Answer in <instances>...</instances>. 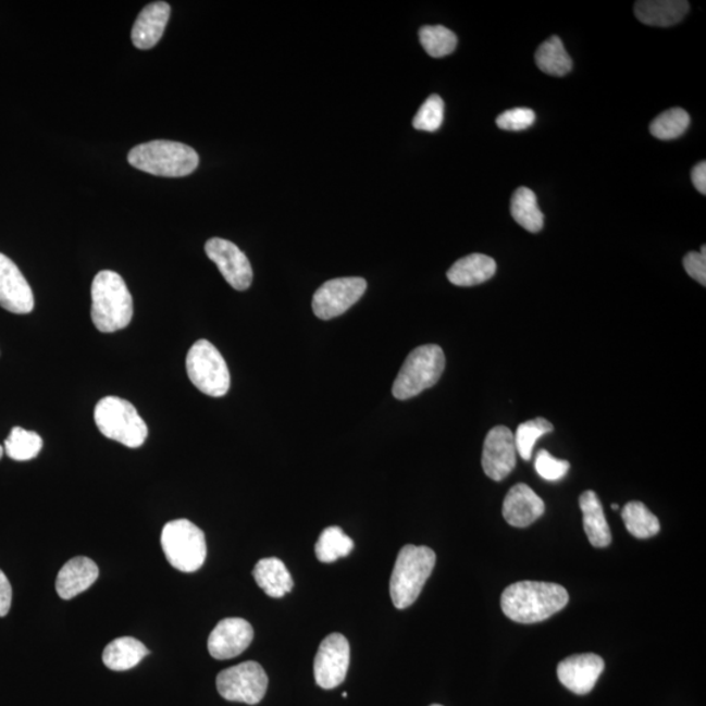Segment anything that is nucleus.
I'll return each instance as SVG.
<instances>
[{
	"label": "nucleus",
	"instance_id": "nucleus-1",
	"mask_svg": "<svg viewBox=\"0 0 706 706\" xmlns=\"http://www.w3.org/2000/svg\"><path fill=\"white\" fill-rule=\"evenodd\" d=\"M568 602V592L559 584L521 581L505 589L501 610L516 623L534 624L560 612Z\"/></svg>",
	"mask_w": 706,
	"mask_h": 706
},
{
	"label": "nucleus",
	"instance_id": "nucleus-2",
	"mask_svg": "<svg viewBox=\"0 0 706 706\" xmlns=\"http://www.w3.org/2000/svg\"><path fill=\"white\" fill-rule=\"evenodd\" d=\"M90 317L101 333L126 329L133 320V296L120 274L103 270L94 278Z\"/></svg>",
	"mask_w": 706,
	"mask_h": 706
},
{
	"label": "nucleus",
	"instance_id": "nucleus-3",
	"mask_svg": "<svg viewBox=\"0 0 706 706\" xmlns=\"http://www.w3.org/2000/svg\"><path fill=\"white\" fill-rule=\"evenodd\" d=\"M129 165L159 177L189 176L199 165L196 150L178 141L153 140L133 148Z\"/></svg>",
	"mask_w": 706,
	"mask_h": 706
},
{
	"label": "nucleus",
	"instance_id": "nucleus-4",
	"mask_svg": "<svg viewBox=\"0 0 706 706\" xmlns=\"http://www.w3.org/2000/svg\"><path fill=\"white\" fill-rule=\"evenodd\" d=\"M436 566L435 550L407 544L395 561L391 595L395 607L405 610L417 602Z\"/></svg>",
	"mask_w": 706,
	"mask_h": 706
},
{
	"label": "nucleus",
	"instance_id": "nucleus-5",
	"mask_svg": "<svg viewBox=\"0 0 706 706\" xmlns=\"http://www.w3.org/2000/svg\"><path fill=\"white\" fill-rule=\"evenodd\" d=\"M97 429L103 436L127 446L139 448L146 443L148 426L129 401L119 397L102 398L95 408Z\"/></svg>",
	"mask_w": 706,
	"mask_h": 706
},
{
	"label": "nucleus",
	"instance_id": "nucleus-6",
	"mask_svg": "<svg viewBox=\"0 0 706 706\" xmlns=\"http://www.w3.org/2000/svg\"><path fill=\"white\" fill-rule=\"evenodd\" d=\"M446 360L443 348L425 345L408 355L393 385V395L399 400L411 399L435 386L444 373Z\"/></svg>",
	"mask_w": 706,
	"mask_h": 706
},
{
	"label": "nucleus",
	"instance_id": "nucleus-7",
	"mask_svg": "<svg viewBox=\"0 0 706 706\" xmlns=\"http://www.w3.org/2000/svg\"><path fill=\"white\" fill-rule=\"evenodd\" d=\"M166 560L179 572L193 573L203 567L207 543L202 530L187 520L168 522L161 533Z\"/></svg>",
	"mask_w": 706,
	"mask_h": 706
},
{
	"label": "nucleus",
	"instance_id": "nucleus-8",
	"mask_svg": "<svg viewBox=\"0 0 706 706\" xmlns=\"http://www.w3.org/2000/svg\"><path fill=\"white\" fill-rule=\"evenodd\" d=\"M186 371L191 384L210 397H224L230 392L228 366L211 342L200 339L194 343L186 358Z\"/></svg>",
	"mask_w": 706,
	"mask_h": 706
},
{
	"label": "nucleus",
	"instance_id": "nucleus-9",
	"mask_svg": "<svg viewBox=\"0 0 706 706\" xmlns=\"http://www.w3.org/2000/svg\"><path fill=\"white\" fill-rule=\"evenodd\" d=\"M216 686L228 702L256 705L268 692L269 678L261 665L249 660L220 672Z\"/></svg>",
	"mask_w": 706,
	"mask_h": 706
},
{
	"label": "nucleus",
	"instance_id": "nucleus-10",
	"mask_svg": "<svg viewBox=\"0 0 706 706\" xmlns=\"http://www.w3.org/2000/svg\"><path fill=\"white\" fill-rule=\"evenodd\" d=\"M367 282L362 277H338L317 289L313 312L323 321L336 319L358 302L366 294Z\"/></svg>",
	"mask_w": 706,
	"mask_h": 706
},
{
	"label": "nucleus",
	"instance_id": "nucleus-11",
	"mask_svg": "<svg viewBox=\"0 0 706 706\" xmlns=\"http://www.w3.org/2000/svg\"><path fill=\"white\" fill-rule=\"evenodd\" d=\"M349 644L343 634H330L320 645L314 659L315 683L323 690H333L345 682L349 667Z\"/></svg>",
	"mask_w": 706,
	"mask_h": 706
},
{
	"label": "nucleus",
	"instance_id": "nucleus-12",
	"mask_svg": "<svg viewBox=\"0 0 706 706\" xmlns=\"http://www.w3.org/2000/svg\"><path fill=\"white\" fill-rule=\"evenodd\" d=\"M205 250L232 288L246 290L251 286V264L238 246L228 239L215 237L207 241Z\"/></svg>",
	"mask_w": 706,
	"mask_h": 706
},
{
	"label": "nucleus",
	"instance_id": "nucleus-13",
	"mask_svg": "<svg viewBox=\"0 0 706 706\" xmlns=\"http://www.w3.org/2000/svg\"><path fill=\"white\" fill-rule=\"evenodd\" d=\"M517 463L515 435L507 426L497 425L484 439L482 466L485 475L501 482L511 474Z\"/></svg>",
	"mask_w": 706,
	"mask_h": 706
},
{
	"label": "nucleus",
	"instance_id": "nucleus-14",
	"mask_svg": "<svg viewBox=\"0 0 706 706\" xmlns=\"http://www.w3.org/2000/svg\"><path fill=\"white\" fill-rule=\"evenodd\" d=\"M0 307L15 314H28L35 296L17 265L0 252Z\"/></svg>",
	"mask_w": 706,
	"mask_h": 706
},
{
	"label": "nucleus",
	"instance_id": "nucleus-15",
	"mask_svg": "<svg viewBox=\"0 0 706 706\" xmlns=\"http://www.w3.org/2000/svg\"><path fill=\"white\" fill-rule=\"evenodd\" d=\"M605 670V660L597 654L586 653L568 657L557 666V677L563 686L575 695H587Z\"/></svg>",
	"mask_w": 706,
	"mask_h": 706
},
{
	"label": "nucleus",
	"instance_id": "nucleus-16",
	"mask_svg": "<svg viewBox=\"0 0 706 706\" xmlns=\"http://www.w3.org/2000/svg\"><path fill=\"white\" fill-rule=\"evenodd\" d=\"M255 631L249 621L230 618L220 621L209 637V652L215 659H232L243 654L251 644Z\"/></svg>",
	"mask_w": 706,
	"mask_h": 706
},
{
	"label": "nucleus",
	"instance_id": "nucleus-17",
	"mask_svg": "<svg viewBox=\"0 0 706 706\" xmlns=\"http://www.w3.org/2000/svg\"><path fill=\"white\" fill-rule=\"evenodd\" d=\"M546 505L527 484H517L503 504V516L510 527L528 528L544 515Z\"/></svg>",
	"mask_w": 706,
	"mask_h": 706
},
{
	"label": "nucleus",
	"instance_id": "nucleus-18",
	"mask_svg": "<svg viewBox=\"0 0 706 706\" xmlns=\"http://www.w3.org/2000/svg\"><path fill=\"white\" fill-rule=\"evenodd\" d=\"M99 567L88 557H75L64 563L57 575L55 589L62 599H73L86 592L99 579Z\"/></svg>",
	"mask_w": 706,
	"mask_h": 706
},
{
	"label": "nucleus",
	"instance_id": "nucleus-19",
	"mask_svg": "<svg viewBox=\"0 0 706 706\" xmlns=\"http://www.w3.org/2000/svg\"><path fill=\"white\" fill-rule=\"evenodd\" d=\"M171 5L165 2H154L146 5L134 24L132 40L135 48L152 49L164 35L170 22Z\"/></svg>",
	"mask_w": 706,
	"mask_h": 706
},
{
	"label": "nucleus",
	"instance_id": "nucleus-20",
	"mask_svg": "<svg viewBox=\"0 0 706 706\" xmlns=\"http://www.w3.org/2000/svg\"><path fill=\"white\" fill-rule=\"evenodd\" d=\"M690 11L685 0H640L634 4L637 21L651 27H672L683 21Z\"/></svg>",
	"mask_w": 706,
	"mask_h": 706
},
{
	"label": "nucleus",
	"instance_id": "nucleus-21",
	"mask_svg": "<svg viewBox=\"0 0 706 706\" xmlns=\"http://www.w3.org/2000/svg\"><path fill=\"white\" fill-rule=\"evenodd\" d=\"M494 258L484 255H471L459 259L448 271L451 284L458 287H474L488 282L496 274Z\"/></svg>",
	"mask_w": 706,
	"mask_h": 706
},
{
	"label": "nucleus",
	"instance_id": "nucleus-22",
	"mask_svg": "<svg viewBox=\"0 0 706 706\" xmlns=\"http://www.w3.org/2000/svg\"><path fill=\"white\" fill-rule=\"evenodd\" d=\"M257 585L271 598H283L293 592L294 580L286 566L276 557L262 559L252 571Z\"/></svg>",
	"mask_w": 706,
	"mask_h": 706
},
{
	"label": "nucleus",
	"instance_id": "nucleus-23",
	"mask_svg": "<svg viewBox=\"0 0 706 706\" xmlns=\"http://www.w3.org/2000/svg\"><path fill=\"white\" fill-rule=\"evenodd\" d=\"M580 508L584 515V529L594 547L604 548L611 543V530L608 527L604 507L593 491H586L580 497Z\"/></svg>",
	"mask_w": 706,
	"mask_h": 706
},
{
	"label": "nucleus",
	"instance_id": "nucleus-24",
	"mask_svg": "<svg viewBox=\"0 0 706 706\" xmlns=\"http://www.w3.org/2000/svg\"><path fill=\"white\" fill-rule=\"evenodd\" d=\"M150 651L134 637H120L110 643L102 654L103 665L113 671H127L138 666Z\"/></svg>",
	"mask_w": 706,
	"mask_h": 706
},
{
	"label": "nucleus",
	"instance_id": "nucleus-25",
	"mask_svg": "<svg viewBox=\"0 0 706 706\" xmlns=\"http://www.w3.org/2000/svg\"><path fill=\"white\" fill-rule=\"evenodd\" d=\"M535 62L542 73L554 76H566L573 67L571 55L557 36L548 38L536 50Z\"/></svg>",
	"mask_w": 706,
	"mask_h": 706
},
{
	"label": "nucleus",
	"instance_id": "nucleus-26",
	"mask_svg": "<svg viewBox=\"0 0 706 706\" xmlns=\"http://www.w3.org/2000/svg\"><path fill=\"white\" fill-rule=\"evenodd\" d=\"M511 216L518 224L531 233L541 232L544 224L543 212L537 207L536 196L529 187H520L511 197Z\"/></svg>",
	"mask_w": 706,
	"mask_h": 706
},
{
	"label": "nucleus",
	"instance_id": "nucleus-27",
	"mask_svg": "<svg viewBox=\"0 0 706 706\" xmlns=\"http://www.w3.org/2000/svg\"><path fill=\"white\" fill-rule=\"evenodd\" d=\"M621 517H623L628 533L639 537V540H647V537L659 533L660 523L658 518L643 503H628L621 510Z\"/></svg>",
	"mask_w": 706,
	"mask_h": 706
},
{
	"label": "nucleus",
	"instance_id": "nucleus-28",
	"mask_svg": "<svg viewBox=\"0 0 706 706\" xmlns=\"http://www.w3.org/2000/svg\"><path fill=\"white\" fill-rule=\"evenodd\" d=\"M354 547V541L343 533L340 528H327L322 531L315 544L317 559L322 562H334L351 554Z\"/></svg>",
	"mask_w": 706,
	"mask_h": 706
},
{
	"label": "nucleus",
	"instance_id": "nucleus-29",
	"mask_svg": "<svg viewBox=\"0 0 706 706\" xmlns=\"http://www.w3.org/2000/svg\"><path fill=\"white\" fill-rule=\"evenodd\" d=\"M42 438L36 432H30L15 426L10 436L5 439L4 451L14 461H30L40 455L42 449Z\"/></svg>",
	"mask_w": 706,
	"mask_h": 706
},
{
	"label": "nucleus",
	"instance_id": "nucleus-30",
	"mask_svg": "<svg viewBox=\"0 0 706 706\" xmlns=\"http://www.w3.org/2000/svg\"><path fill=\"white\" fill-rule=\"evenodd\" d=\"M420 42L432 58L450 55L456 50L458 38L455 32L443 25H425L419 32Z\"/></svg>",
	"mask_w": 706,
	"mask_h": 706
},
{
	"label": "nucleus",
	"instance_id": "nucleus-31",
	"mask_svg": "<svg viewBox=\"0 0 706 706\" xmlns=\"http://www.w3.org/2000/svg\"><path fill=\"white\" fill-rule=\"evenodd\" d=\"M691 116L682 108L666 110L652 122L651 133L660 140H672L689 129Z\"/></svg>",
	"mask_w": 706,
	"mask_h": 706
},
{
	"label": "nucleus",
	"instance_id": "nucleus-32",
	"mask_svg": "<svg viewBox=\"0 0 706 706\" xmlns=\"http://www.w3.org/2000/svg\"><path fill=\"white\" fill-rule=\"evenodd\" d=\"M550 432H554V425L543 418H536L527 421V423H522L518 426L515 435V444L518 455H520L524 461H530L531 457H533V450L537 439Z\"/></svg>",
	"mask_w": 706,
	"mask_h": 706
},
{
	"label": "nucleus",
	"instance_id": "nucleus-33",
	"mask_svg": "<svg viewBox=\"0 0 706 706\" xmlns=\"http://www.w3.org/2000/svg\"><path fill=\"white\" fill-rule=\"evenodd\" d=\"M445 103L438 95L426 99L414 115L412 126L420 132L435 133L444 122Z\"/></svg>",
	"mask_w": 706,
	"mask_h": 706
},
{
	"label": "nucleus",
	"instance_id": "nucleus-34",
	"mask_svg": "<svg viewBox=\"0 0 706 706\" xmlns=\"http://www.w3.org/2000/svg\"><path fill=\"white\" fill-rule=\"evenodd\" d=\"M571 465L561 461L549 455L547 450H541L535 458V470L544 481L557 482L568 474Z\"/></svg>",
	"mask_w": 706,
	"mask_h": 706
},
{
	"label": "nucleus",
	"instance_id": "nucleus-35",
	"mask_svg": "<svg viewBox=\"0 0 706 706\" xmlns=\"http://www.w3.org/2000/svg\"><path fill=\"white\" fill-rule=\"evenodd\" d=\"M535 119L534 110L516 108L498 115L496 123L505 132H523L534 125Z\"/></svg>",
	"mask_w": 706,
	"mask_h": 706
},
{
	"label": "nucleus",
	"instance_id": "nucleus-36",
	"mask_svg": "<svg viewBox=\"0 0 706 706\" xmlns=\"http://www.w3.org/2000/svg\"><path fill=\"white\" fill-rule=\"evenodd\" d=\"M684 269L686 274L696 282L706 286V257L699 255L697 251H691L683 259Z\"/></svg>",
	"mask_w": 706,
	"mask_h": 706
},
{
	"label": "nucleus",
	"instance_id": "nucleus-37",
	"mask_svg": "<svg viewBox=\"0 0 706 706\" xmlns=\"http://www.w3.org/2000/svg\"><path fill=\"white\" fill-rule=\"evenodd\" d=\"M12 587L8 575L0 571V618L5 617L11 610Z\"/></svg>",
	"mask_w": 706,
	"mask_h": 706
},
{
	"label": "nucleus",
	"instance_id": "nucleus-38",
	"mask_svg": "<svg viewBox=\"0 0 706 706\" xmlns=\"http://www.w3.org/2000/svg\"><path fill=\"white\" fill-rule=\"evenodd\" d=\"M692 183L695 185L696 189L705 196L706 194V163L702 161L695 168H693L692 173Z\"/></svg>",
	"mask_w": 706,
	"mask_h": 706
},
{
	"label": "nucleus",
	"instance_id": "nucleus-39",
	"mask_svg": "<svg viewBox=\"0 0 706 706\" xmlns=\"http://www.w3.org/2000/svg\"><path fill=\"white\" fill-rule=\"evenodd\" d=\"M3 455H4V448L2 445H0V459H2Z\"/></svg>",
	"mask_w": 706,
	"mask_h": 706
},
{
	"label": "nucleus",
	"instance_id": "nucleus-40",
	"mask_svg": "<svg viewBox=\"0 0 706 706\" xmlns=\"http://www.w3.org/2000/svg\"><path fill=\"white\" fill-rule=\"evenodd\" d=\"M611 508H612L614 510H619V509H620V508H619V505H617V504H612V507H611Z\"/></svg>",
	"mask_w": 706,
	"mask_h": 706
},
{
	"label": "nucleus",
	"instance_id": "nucleus-41",
	"mask_svg": "<svg viewBox=\"0 0 706 706\" xmlns=\"http://www.w3.org/2000/svg\"><path fill=\"white\" fill-rule=\"evenodd\" d=\"M431 706H443V705H437V704H435V705H431Z\"/></svg>",
	"mask_w": 706,
	"mask_h": 706
}]
</instances>
